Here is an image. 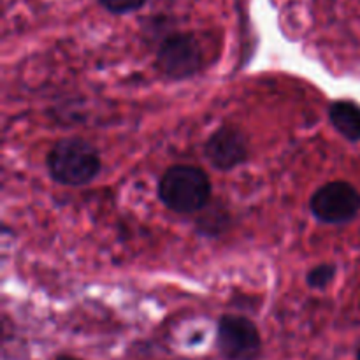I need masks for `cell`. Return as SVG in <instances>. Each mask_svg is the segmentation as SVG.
<instances>
[{
	"label": "cell",
	"mask_w": 360,
	"mask_h": 360,
	"mask_svg": "<svg viewBox=\"0 0 360 360\" xmlns=\"http://www.w3.org/2000/svg\"><path fill=\"white\" fill-rule=\"evenodd\" d=\"M210 176L197 165H172L158 181V197L167 210L179 214L202 211L211 200Z\"/></svg>",
	"instance_id": "1"
},
{
	"label": "cell",
	"mask_w": 360,
	"mask_h": 360,
	"mask_svg": "<svg viewBox=\"0 0 360 360\" xmlns=\"http://www.w3.org/2000/svg\"><path fill=\"white\" fill-rule=\"evenodd\" d=\"M46 165L53 181L65 186H84L97 178L102 162L94 144L81 137H65L53 144Z\"/></svg>",
	"instance_id": "2"
},
{
	"label": "cell",
	"mask_w": 360,
	"mask_h": 360,
	"mask_svg": "<svg viewBox=\"0 0 360 360\" xmlns=\"http://www.w3.org/2000/svg\"><path fill=\"white\" fill-rule=\"evenodd\" d=\"M309 210L322 224L345 225L359 214L360 193L352 183L330 181L313 193Z\"/></svg>",
	"instance_id": "3"
},
{
	"label": "cell",
	"mask_w": 360,
	"mask_h": 360,
	"mask_svg": "<svg viewBox=\"0 0 360 360\" xmlns=\"http://www.w3.org/2000/svg\"><path fill=\"white\" fill-rule=\"evenodd\" d=\"M157 67L172 81L188 79L202 67V51L192 34H172L162 41L157 51Z\"/></svg>",
	"instance_id": "4"
},
{
	"label": "cell",
	"mask_w": 360,
	"mask_h": 360,
	"mask_svg": "<svg viewBox=\"0 0 360 360\" xmlns=\"http://www.w3.org/2000/svg\"><path fill=\"white\" fill-rule=\"evenodd\" d=\"M217 345L227 360H255L262 340L255 323L241 315H225L218 322Z\"/></svg>",
	"instance_id": "5"
},
{
	"label": "cell",
	"mask_w": 360,
	"mask_h": 360,
	"mask_svg": "<svg viewBox=\"0 0 360 360\" xmlns=\"http://www.w3.org/2000/svg\"><path fill=\"white\" fill-rule=\"evenodd\" d=\"M204 153L210 164L218 171H232L245 164L248 158V144L245 136L234 127L224 125L211 134L204 146Z\"/></svg>",
	"instance_id": "6"
},
{
	"label": "cell",
	"mask_w": 360,
	"mask_h": 360,
	"mask_svg": "<svg viewBox=\"0 0 360 360\" xmlns=\"http://www.w3.org/2000/svg\"><path fill=\"white\" fill-rule=\"evenodd\" d=\"M334 129L352 143L360 141V105L352 101H336L329 109Z\"/></svg>",
	"instance_id": "7"
},
{
	"label": "cell",
	"mask_w": 360,
	"mask_h": 360,
	"mask_svg": "<svg viewBox=\"0 0 360 360\" xmlns=\"http://www.w3.org/2000/svg\"><path fill=\"white\" fill-rule=\"evenodd\" d=\"M334 276H336V266H333V264H320V266L313 267L306 274V283H308V287L315 288V290H322V288L329 287L333 283Z\"/></svg>",
	"instance_id": "8"
},
{
	"label": "cell",
	"mask_w": 360,
	"mask_h": 360,
	"mask_svg": "<svg viewBox=\"0 0 360 360\" xmlns=\"http://www.w3.org/2000/svg\"><path fill=\"white\" fill-rule=\"evenodd\" d=\"M102 7L112 14H127L141 9L146 4V0H98Z\"/></svg>",
	"instance_id": "9"
},
{
	"label": "cell",
	"mask_w": 360,
	"mask_h": 360,
	"mask_svg": "<svg viewBox=\"0 0 360 360\" xmlns=\"http://www.w3.org/2000/svg\"><path fill=\"white\" fill-rule=\"evenodd\" d=\"M55 360H79V359H74V357H67V355H62V357H56Z\"/></svg>",
	"instance_id": "10"
},
{
	"label": "cell",
	"mask_w": 360,
	"mask_h": 360,
	"mask_svg": "<svg viewBox=\"0 0 360 360\" xmlns=\"http://www.w3.org/2000/svg\"><path fill=\"white\" fill-rule=\"evenodd\" d=\"M357 360H360V347H359V352H357Z\"/></svg>",
	"instance_id": "11"
}]
</instances>
